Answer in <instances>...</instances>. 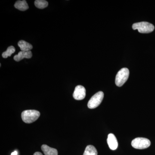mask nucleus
<instances>
[{
    "label": "nucleus",
    "mask_w": 155,
    "mask_h": 155,
    "mask_svg": "<svg viewBox=\"0 0 155 155\" xmlns=\"http://www.w3.org/2000/svg\"><path fill=\"white\" fill-rule=\"evenodd\" d=\"M40 116V113L36 110H26L21 114L22 121L26 123H32L36 121Z\"/></svg>",
    "instance_id": "1"
},
{
    "label": "nucleus",
    "mask_w": 155,
    "mask_h": 155,
    "mask_svg": "<svg viewBox=\"0 0 155 155\" xmlns=\"http://www.w3.org/2000/svg\"><path fill=\"white\" fill-rule=\"evenodd\" d=\"M134 30L138 31L140 33H149L154 30L155 27L151 23L147 22H141L134 23L132 25Z\"/></svg>",
    "instance_id": "2"
},
{
    "label": "nucleus",
    "mask_w": 155,
    "mask_h": 155,
    "mask_svg": "<svg viewBox=\"0 0 155 155\" xmlns=\"http://www.w3.org/2000/svg\"><path fill=\"white\" fill-rule=\"evenodd\" d=\"M129 75V69L123 68L120 69L116 75L115 83L118 87L122 86L127 81Z\"/></svg>",
    "instance_id": "3"
},
{
    "label": "nucleus",
    "mask_w": 155,
    "mask_h": 155,
    "mask_svg": "<svg viewBox=\"0 0 155 155\" xmlns=\"http://www.w3.org/2000/svg\"><path fill=\"white\" fill-rule=\"evenodd\" d=\"M131 146L137 149H144L150 146L151 142L149 140L143 137H137L131 142Z\"/></svg>",
    "instance_id": "4"
},
{
    "label": "nucleus",
    "mask_w": 155,
    "mask_h": 155,
    "mask_svg": "<svg viewBox=\"0 0 155 155\" xmlns=\"http://www.w3.org/2000/svg\"><path fill=\"white\" fill-rule=\"evenodd\" d=\"M104 94L102 91H99L91 97L89 101L87 107L89 109H94L98 107L102 101Z\"/></svg>",
    "instance_id": "5"
},
{
    "label": "nucleus",
    "mask_w": 155,
    "mask_h": 155,
    "mask_svg": "<svg viewBox=\"0 0 155 155\" xmlns=\"http://www.w3.org/2000/svg\"><path fill=\"white\" fill-rule=\"evenodd\" d=\"M86 96V90L83 86L78 85L75 87L73 93V97L76 100H82Z\"/></svg>",
    "instance_id": "6"
},
{
    "label": "nucleus",
    "mask_w": 155,
    "mask_h": 155,
    "mask_svg": "<svg viewBox=\"0 0 155 155\" xmlns=\"http://www.w3.org/2000/svg\"><path fill=\"white\" fill-rule=\"evenodd\" d=\"M107 142L108 146L111 150H114L118 147V143L117 139L113 134L111 133L108 134Z\"/></svg>",
    "instance_id": "7"
},
{
    "label": "nucleus",
    "mask_w": 155,
    "mask_h": 155,
    "mask_svg": "<svg viewBox=\"0 0 155 155\" xmlns=\"http://www.w3.org/2000/svg\"><path fill=\"white\" fill-rule=\"evenodd\" d=\"M32 54L31 51H21L19 52L18 54L14 56V59L15 61L17 62L21 61L24 58L29 59L32 57Z\"/></svg>",
    "instance_id": "8"
},
{
    "label": "nucleus",
    "mask_w": 155,
    "mask_h": 155,
    "mask_svg": "<svg viewBox=\"0 0 155 155\" xmlns=\"http://www.w3.org/2000/svg\"><path fill=\"white\" fill-rule=\"evenodd\" d=\"M41 150L45 155H58L57 150L50 147L47 145H43L41 146Z\"/></svg>",
    "instance_id": "9"
},
{
    "label": "nucleus",
    "mask_w": 155,
    "mask_h": 155,
    "mask_svg": "<svg viewBox=\"0 0 155 155\" xmlns=\"http://www.w3.org/2000/svg\"><path fill=\"white\" fill-rule=\"evenodd\" d=\"M14 7L18 9L21 11H25L28 9V6L26 1H17Z\"/></svg>",
    "instance_id": "10"
},
{
    "label": "nucleus",
    "mask_w": 155,
    "mask_h": 155,
    "mask_svg": "<svg viewBox=\"0 0 155 155\" xmlns=\"http://www.w3.org/2000/svg\"><path fill=\"white\" fill-rule=\"evenodd\" d=\"M18 45L21 51H30L33 48L32 45L25 41H20L18 42Z\"/></svg>",
    "instance_id": "11"
},
{
    "label": "nucleus",
    "mask_w": 155,
    "mask_h": 155,
    "mask_svg": "<svg viewBox=\"0 0 155 155\" xmlns=\"http://www.w3.org/2000/svg\"><path fill=\"white\" fill-rule=\"evenodd\" d=\"M83 155H97V151L94 146L88 145L86 147Z\"/></svg>",
    "instance_id": "12"
},
{
    "label": "nucleus",
    "mask_w": 155,
    "mask_h": 155,
    "mask_svg": "<svg viewBox=\"0 0 155 155\" xmlns=\"http://www.w3.org/2000/svg\"><path fill=\"white\" fill-rule=\"evenodd\" d=\"M35 5L38 8L42 9L47 7L48 3L45 0H36L35 2Z\"/></svg>",
    "instance_id": "13"
},
{
    "label": "nucleus",
    "mask_w": 155,
    "mask_h": 155,
    "mask_svg": "<svg viewBox=\"0 0 155 155\" xmlns=\"http://www.w3.org/2000/svg\"><path fill=\"white\" fill-rule=\"evenodd\" d=\"M15 51L16 50L15 48L13 46H11L8 48L6 51L3 53L2 56L4 58H8V57H10L13 53L15 52Z\"/></svg>",
    "instance_id": "14"
},
{
    "label": "nucleus",
    "mask_w": 155,
    "mask_h": 155,
    "mask_svg": "<svg viewBox=\"0 0 155 155\" xmlns=\"http://www.w3.org/2000/svg\"><path fill=\"white\" fill-rule=\"evenodd\" d=\"M33 155H43L41 153L39 152H37L35 153Z\"/></svg>",
    "instance_id": "15"
},
{
    "label": "nucleus",
    "mask_w": 155,
    "mask_h": 155,
    "mask_svg": "<svg viewBox=\"0 0 155 155\" xmlns=\"http://www.w3.org/2000/svg\"><path fill=\"white\" fill-rule=\"evenodd\" d=\"M17 154H18V153H17V151H15L11 153V155H17Z\"/></svg>",
    "instance_id": "16"
}]
</instances>
